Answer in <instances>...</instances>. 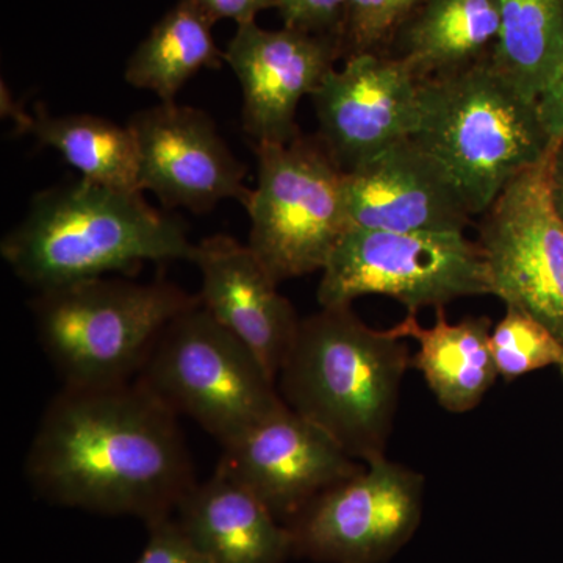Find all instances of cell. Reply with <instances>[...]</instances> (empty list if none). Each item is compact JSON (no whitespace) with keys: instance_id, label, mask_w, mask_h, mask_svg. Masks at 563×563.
Wrapping results in <instances>:
<instances>
[{"instance_id":"1","label":"cell","mask_w":563,"mask_h":563,"mask_svg":"<svg viewBox=\"0 0 563 563\" xmlns=\"http://www.w3.org/2000/svg\"><path fill=\"white\" fill-rule=\"evenodd\" d=\"M177 415L140 380L65 387L44 410L25 476L41 498L150 525L198 484Z\"/></svg>"},{"instance_id":"2","label":"cell","mask_w":563,"mask_h":563,"mask_svg":"<svg viewBox=\"0 0 563 563\" xmlns=\"http://www.w3.org/2000/svg\"><path fill=\"white\" fill-rule=\"evenodd\" d=\"M141 192L84 177L36 192L24 220L3 236L0 254L36 292L147 262L191 263L196 244L185 222L154 209Z\"/></svg>"},{"instance_id":"3","label":"cell","mask_w":563,"mask_h":563,"mask_svg":"<svg viewBox=\"0 0 563 563\" xmlns=\"http://www.w3.org/2000/svg\"><path fill=\"white\" fill-rule=\"evenodd\" d=\"M412 355L387 329L369 328L352 306L302 318L279 376L282 399L320 426L352 459L384 457Z\"/></svg>"},{"instance_id":"4","label":"cell","mask_w":563,"mask_h":563,"mask_svg":"<svg viewBox=\"0 0 563 563\" xmlns=\"http://www.w3.org/2000/svg\"><path fill=\"white\" fill-rule=\"evenodd\" d=\"M413 139L453 174L474 218L558 144L548 135L537 102L499 76L490 57L421 80Z\"/></svg>"},{"instance_id":"5","label":"cell","mask_w":563,"mask_h":563,"mask_svg":"<svg viewBox=\"0 0 563 563\" xmlns=\"http://www.w3.org/2000/svg\"><path fill=\"white\" fill-rule=\"evenodd\" d=\"M201 302L168 280L88 279L36 292L33 320L65 387L136 379L166 325Z\"/></svg>"},{"instance_id":"6","label":"cell","mask_w":563,"mask_h":563,"mask_svg":"<svg viewBox=\"0 0 563 563\" xmlns=\"http://www.w3.org/2000/svg\"><path fill=\"white\" fill-rule=\"evenodd\" d=\"M136 380L221 446L287 407L254 352L201 302L166 325Z\"/></svg>"},{"instance_id":"7","label":"cell","mask_w":563,"mask_h":563,"mask_svg":"<svg viewBox=\"0 0 563 563\" xmlns=\"http://www.w3.org/2000/svg\"><path fill=\"white\" fill-rule=\"evenodd\" d=\"M254 154L247 246L279 284L322 272L350 231L343 169L320 136L302 132L288 143L254 144Z\"/></svg>"},{"instance_id":"8","label":"cell","mask_w":563,"mask_h":563,"mask_svg":"<svg viewBox=\"0 0 563 563\" xmlns=\"http://www.w3.org/2000/svg\"><path fill=\"white\" fill-rule=\"evenodd\" d=\"M368 295L387 296L418 313L492 295V284L479 244L465 233L350 229L321 272L318 302L352 306Z\"/></svg>"},{"instance_id":"9","label":"cell","mask_w":563,"mask_h":563,"mask_svg":"<svg viewBox=\"0 0 563 563\" xmlns=\"http://www.w3.org/2000/svg\"><path fill=\"white\" fill-rule=\"evenodd\" d=\"M424 476L387 455L314 498L287 523L292 555L322 563H387L413 539Z\"/></svg>"},{"instance_id":"10","label":"cell","mask_w":563,"mask_h":563,"mask_svg":"<svg viewBox=\"0 0 563 563\" xmlns=\"http://www.w3.org/2000/svg\"><path fill=\"white\" fill-rule=\"evenodd\" d=\"M553 151L510 180L481 214L476 242L492 296L531 314L563 343V221L550 195Z\"/></svg>"},{"instance_id":"11","label":"cell","mask_w":563,"mask_h":563,"mask_svg":"<svg viewBox=\"0 0 563 563\" xmlns=\"http://www.w3.org/2000/svg\"><path fill=\"white\" fill-rule=\"evenodd\" d=\"M128 125L139 150L140 190L157 196L165 209L207 213L228 199L246 207V165L206 111L161 102L136 111Z\"/></svg>"},{"instance_id":"12","label":"cell","mask_w":563,"mask_h":563,"mask_svg":"<svg viewBox=\"0 0 563 563\" xmlns=\"http://www.w3.org/2000/svg\"><path fill=\"white\" fill-rule=\"evenodd\" d=\"M421 79L387 52H358L329 70L312 101L318 133L344 173L415 135Z\"/></svg>"},{"instance_id":"13","label":"cell","mask_w":563,"mask_h":563,"mask_svg":"<svg viewBox=\"0 0 563 563\" xmlns=\"http://www.w3.org/2000/svg\"><path fill=\"white\" fill-rule=\"evenodd\" d=\"M221 448L217 468L254 493L284 525L321 493L365 468L288 406Z\"/></svg>"},{"instance_id":"14","label":"cell","mask_w":563,"mask_h":563,"mask_svg":"<svg viewBox=\"0 0 563 563\" xmlns=\"http://www.w3.org/2000/svg\"><path fill=\"white\" fill-rule=\"evenodd\" d=\"M343 201L350 229L466 233L473 225L453 174L413 136L344 173Z\"/></svg>"},{"instance_id":"15","label":"cell","mask_w":563,"mask_h":563,"mask_svg":"<svg viewBox=\"0 0 563 563\" xmlns=\"http://www.w3.org/2000/svg\"><path fill=\"white\" fill-rule=\"evenodd\" d=\"M243 95V129L254 144L288 143L298 135L299 103L314 95L335 62L339 38L257 22L239 25L224 52Z\"/></svg>"},{"instance_id":"16","label":"cell","mask_w":563,"mask_h":563,"mask_svg":"<svg viewBox=\"0 0 563 563\" xmlns=\"http://www.w3.org/2000/svg\"><path fill=\"white\" fill-rule=\"evenodd\" d=\"M201 306L246 344L277 380L302 318L250 246L218 233L196 243Z\"/></svg>"},{"instance_id":"17","label":"cell","mask_w":563,"mask_h":563,"mask_svg":"<svg viewBox=\"0 0 563 563\" xmlns=\"http://www.w3.org/2000/svg\"><path fill=\"white\" fill-rule=\"evenodd\" d=\"M174 517L211 563H284L292 555L288 526L218 468L187 493Z\"/></svg>"},{"instance_id":"18","label":"cell","mask_w":563,"mask_h":563,"mask_svg":"<svg viewBox=\"0 0 563 563\" xmlns=\"http://www.w3.org/2000/svg\"><path fill=\"white\" fill-rule=\"evenodd\" d=\"M492 329L488 317L451 322L442 307L435 309L431 328H422L417 313H407L390 331L418 343L412 368L422 374L437 402L450 413H466L483 402L499 377L490 347Z\"/></svg>"},{"instance_id":"19","label":"cell","mask_w":563,"mask_h":563,"mask_svg":"<svg viewBox=\"0 0 563 563\" xmlns=\"http://www.w3.org/2000/svg\"><path fill=\"white\" fill-rule=\"evenodd\" d=\"M498 32L499 0H424L393 36L387 54L426 80L490 57Z\"/></svg>"},{"instance_id":"20","label":"cell","mask_w":563,"mask_h":563,"mask_svg":"<svg viewBox=\"0 0 563 563\" xmlns=\"http://www.w3.org/2000/svg\"><path fill=\"white\" fill-rule=\"evenodd\" d=\"M16 128L51 147L81 177L122 191L140 190L139 150L129 125L92 114L54 117L43 106L35 114L14 111Z\"/></svg>"},{"instance_id":"21","label":"cell","mask_w":563,"mask_h":563,"mask_svg":"<svg viewBox=\"0 0 563 563\" xmlns=\"http://www.w3.org/2000/svg\"><path fill=\"white\" fill-rule=\"evenodd\" d=\"M213 24L196 0H179L133 52L125 81L154 92L161 102H176L181 88L199 70L218 69L225 62L211 35Z\"/></svg>"},{"instance_id":"22","label":"cell","mask_w":563,"mask_h":563,"mask_svg":"<svg viewBox=\"0 0 563 563\" xmlns=\"http://www.w3.org/2000/svg\"><path fill=\"white\" fill-rule=\"evenodd\" d=\"M493 68L529 101L550 87L563 62V0H499Z\"/></svg>"},{"instance_id":"23","label":"cell","mask_w":563,"mask_h":563,"mask_svg":"<svg viewBox=\"0 0 563 563\" xmlns=\"http://www.w3.org/2000/svg\"><path fill=\"white\" fill-rule=\"evenodd\" d=\"M490 347L499 377L512 383L537 369L558 366L563 372V343L542 322L515 307L492 329Z\"/></svg>"},{"instance_id":"24","label":"cell","mask_w":563,"mask_h":563,"mask_svg":"<svg viewBox=\"0 0 563 563\" xmlns=\"http://www.w3.org/2000/svg\"><path fill=\"white\" fill-rule=\"evenodd\" d=\"M424 0H346L343 58L358 52H387L393 36Z\"/></svg>"},{"instance_id":"25","label":"cell","mask_w":563,"mask_h":563,"mask_svg":"<svg viewBox=\"0 0 563 563\" xmlns=\"http://www.w3.org/2000/svg\"><path fill=\"white\" fill-rule=\"evenodd\" d=\"M285 27L333 36L342 43V27L346 0H273Z\"/></svg>"},{"instance_id":"26","label":"cell","mask_w":563,"mask_h":563,"mask_svg":"<svg viewBox=\"0 0 563 563\" xmlns=\"http://www.w3.org/2000/svg\"><path fill=\"white\" fill-rule=\"evenodd\" d=\"M146 526L150 537L135 563H211L191 542L174 515Z\"/></svg>"},{"instance_id":"27","label":"cell","mask_w":563,"mask_h":563,"mask_svg":"<svg viewBox=\"0 0 563 563\" xmlns=\"http://www.w3.org/2000/svg\"><path fill=\"white\" fill-rule=\"evenodd\" d=\"M214 22L233 20L236 24L255 22L263 10L274 9L273 0H196Z\"/></svg>"},{"instance_id":"28","label":"cell","mask_w":563,"mask_h":563,"mask_svg":"<svg viewBox=\"0 0 563 563\" xmlns=\"http://www.w3.org/2000/svg\"><path fill=\"white\" fill-rule=\"evenodd\" d=\"M540 118L555 143L563 141V62L550 87L537 99Z\"/></svg>"},{"instance_id":"29","label":"cell","mask_w":563,"mask_h":563,"mask_svg":"<svg viewBox=\"0 0 563 563\" xmlns=\"http://www.w3.org/2000/svg\"><path fill=\"white\" fill-rule=\"evenodd\" d=\"M550 195L559 217L563 221V141L555 144L550 163Z\"/></svg>"},{"instance_id":"30","label":"cell","mask_w":563,"mask_h":563,"mask_svg":"<svg viewBox=\"0 0 563 563\" xmlns=\"http://www.w3.org/2000/svg\"><path fill=\"white\" fill-rule=\"evenodd\" d=\"M563 373V372H562Z\"/></svg>"}]
</instances>
